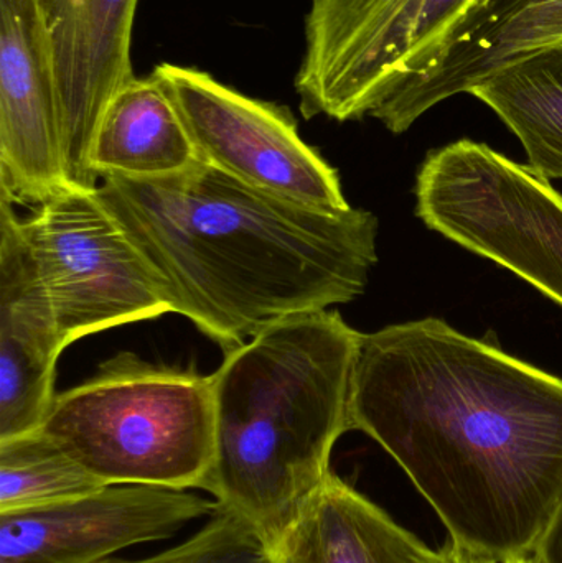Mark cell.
<instances>
[{"label":"cell","instance_id":"6da1fadb","mask_svg":"<svg viewBox=\"0 0 562 563\" xmlns=\"http://www.w3.org/2000/svg\"><path fill=\"white\" fill-rule=\"evenodd\" d=\"M350 423L465 551L533 555L562 505V379L438 318L362 333Z\"/></svg>","mask_w":562,"mask_h":563},{"label":"cell","instance_id":"7a4b0ae2","mask_svg":"<svg viewBox=\"0 0 562 563\" xmlns=\"http://www.w3.org/2000/svg\"><path fill=\"white\" fill-rule=\"evenodd\" d=\"M96 195L172 313L224 351L283 318L355 300L378 263V220L370 211L287 200L200 158L168 177L104 175Z\"/></svg>","mask_w":562,"mask_h":563},{"label":"cell","instance_id":"3957f363","mask_svg":"<svg viewBox=\"0 0 562 563\" xmlns=\"http://www.w3.org/2000/svg\"><path fill=\"white\" fill-rule=\"evenodd\" d=\"M362 333L337 310L293 314L227 351L213 374L214 459L203 492L274 544L329 478L352 430Z\"/></svg>","mask_w":562,"mask_h":563},{"label":"cell","instance_id":"277c9868","mask_svg":"<svg viewBox=\"0 0 562 563\" xmlns=\"http://www.w3.org/2000/svg\"><path fill=\"white\" fill-rule=\"evenodd\" d=\"M42 432L106 486L203 489L214 459L213 374L124 351L56 394Z\"/></svg>","mask_w":562,"mask_h":563},{"label":"cell","instance_id":"5b68a950","mask_svg":"<svg viewBox=\"0 0 562 563\" xmlns=\"http://www.w3.org/2000/svg\"><path fill=\"white\" fill-rule=\"evenodd\" d=\"M491 0H310L296 76L307 119L372 114L428 71Z\"/></svg>","mask_w":562,"mask_h":563},{"label":"cell","instance_id":"8992f818","mask_svg":"<svg viewBox=\"0 0 562 563\" xmlns=\"http://www.w3.org/2000/svg\"><path fill=\"white\" fill-rule=\"evenodd\" d=\"M416 200L432 231L562 305V197L550 181L487 144L459 141L426 157Z\"/></svg>","mask_w":562,"mask_h":563},{"label":"cell","instance_id":"52a82bcc","mask_svg":"<svg viewBox=\"0 0 562 563\" xmlns=\"http://www.w3.org/2000/svg\"><path fill=\"white\" fill-rule=\"evenodd\" d=\"M63 347L172 311L170 301L95 191L63 188L20 221Z\"/></svg>","mask_w":562,"mask_h":563},{"label":"cell","instance_id":"ba28073f","mask_svg":"<svg viewBox=\"0 0 562 563\" xmlns=\"http://www.w3.org/2000/svg\"><path fill=\"white\" fill-rule=\"evenodd\" d=\"M154 73L200 161L287 200L329 211L352 208L339 172L304 142L287 109L241 95L200 69L162 63Z\"/></svg>","mask_w":562,"mask_h":563},{"label":"cell","instance_id":"9c48e42d","mask_svg":"<svg viewBox=\"0 0 562 563\" xmlns=\"http://www.w3.org/2000/svg\"><path fill=\"white\" fill-rule=\"evenodd\" d=\"M217 501L181 489L112 485L58 505L0 515V563H98L174 538Z\"/></svg>","mask_w":562,"mask_h":563},{"label":"cell","instance_id":"30bf717a","mask_svg":"<svg viewBox=\"0 0 562 563\" xmlns=\"http://www.w3.org/2000/svg\"><path fill=\"white\" fill-rule=\"evenodd\" d=\"M58 88L66 185L95 191L91 164L99 121L134 78L131 46L139 0H35Z\"/></svg>","mask_w":562,"mask_h":563},{"label":"cell","instance_id":"8fae6325","mask_svg":"<svg viewBox=\"0 0 562 563\" xmlns=\"http://www.w3.org/2000/svg\"><path fill=\"white\" fill-rule=\"evenodd\" d=\"M66 185L58 88L35 0H0V195L40 207Z\"/></svg>","mask_w":562,"mask_h":563},{"label":"cell","instance_id":"7c38bea8","mask_svg":"<svg viewBox=\"0 0 562 563\" xmlns=\"http://www.w3.org/2000/svg\"><path fill=\"white\" fill-rule=\"evenodd\" d=\"M13 207L0 195V440L42 429L56 397V363L65 350Z\"/></svg>","mask_w":562,"mask_h":563},{"label":"cell","instance_id":"4fadbf2b","mask_svg":"<svg viewBox=\"0 0 562 563\" xmlns=\"http://www.w3.org/2000/svg\"><path fill=\"white\" fill-rule=\"evenodd\" d=\"M274 563H431L436 551L330 473L273 544Z\"/></svg>","mask_w":562,"mask_h":563},{"label":"cell","instance_id":"5bb4252c","mask_svg":"<svg viewBox=\"0 0 562 563\" xmlns=\"http://www.w3.org/2000/svg\"><path fill=\"white\" fill-rule=\"evenodd\" d=\"M198 161L177 106L155 73L132 78L109 102L92 144L99 178H161Z\"/></svg>","mask_w":562,"mask_h":563},{"label":"cell","instance_id":"9a60e30c","mask_svg":"<svg viewBox=\"0 0 562 563\" xmlns=\"http://www.w3.org/2000/svg\"><path fill=\"white\" fill-rule=\"evenodd\" d=\"M469 95L520 139L531 174L562 180V42L518 56Z\"/></svg>","mask_w":562,"mask_h":563},{"label":"cell","instance_id":"2e32d148","mask_svg":"<svg viewBox=\"0 0 562 563\" xmlns=\"http://www.w3.org/2000/svg\"><path fill=\"white\" fill-rule=\"evenodd\" d=\"M106 488L42 429L0 440V515L58 505Z\"/></svg>","mask_w":562,"mask_h":563},{"label":"cell","instance_id":"e0dca14e","mask_svg":"<svg viewBox=\"0 0 562 563\" xmlns=\"http://www.w3.org/2000/svg\"><path fill=\"white\" fill-rule=\"evenodd\" d=\"M98 563H274L269 539L236 512L218 509L188 541L139 561L109 558Z\"/></svg>","mask_w":562,"mask_h":563},{"label":"cell","instance_id":"ac0fdd59","mask_svg":"<svg viewBox=\"0 0 562 563\" xmlns=\"http://www.w3.org/2000/svg\"><path fill=\"white\" fill-rule=\"evenodd\" d=\"M553 0H491L484 10L477 13L465 29L464 35L471 33L472 30L481 29V26L492 25V23L500 22L508 16L517 15V13L527 12V10L540 9ZM462 35V36H464ZM461 36V38H462Z\"/></svg>","mask_w":562,"mask_h":563},{"label":"cell","instance_id":"d6986e66","mask_svg":"<svg viewBox=\"0 0 562 563\" xmlns=\"http://www.w3.org/2000/svg\"><path fill=\"white\" fill-rule=\"evenodd\" d=\"M531 558L537 563H562V505L551 519Z\"/></svg>","mask_w":562,"mask_h":563},{"label":"cell","instance_id":"ffe728a7","mask_svg":"<svg viewBox=\"0 0 562 563\" xmlns=\"http://www.w3.org/2000/svg\"><path fill=\"white\" fill-rule=\"evenodd\" d=\"M431 563H504L492 561L484 555L474 554V552L465 551L459 548L454 542L449 541L444 549L436 551L434 559Z\"/></svg>","mask_w":562,"mask_h":563},{"label":"cell","instance_id":"44dd1931","mask_svg":"<svg viewBox=\"0 0 562 563\" xmlns=\"http://www.w3.org/2000/svg\"><path fill=\"white\" fill-rule=\"evenodd\" d=\"M505 563H537V562H535V559L531 558V555H527V558L511 559V561H508Z\"/></svg>","mask_w":562,"mask_h":563}]
</instances>
